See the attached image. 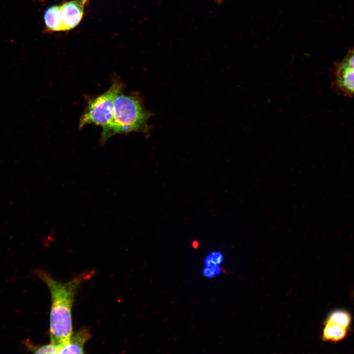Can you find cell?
Returning <instances> with one entry per match:
<instances>
[{
	"label": "cell",
	"instance_id": "6da1fadb",
	"mask_svg": "<svg viewBox=\"0 0 354 354\" xmlns=\"http://www.w3.org/2000/svg\"><path fill=\"white\" fill-rule=\"evenodd\" d=\"M36 272L47 286L51 294L50 342L60 345L62 348L68 344L73 333L71 310L76 294L81 285L89 279L94 272L81 273L65 282L56 280L43 270H39Z\"/></svg>",
	"mask_w": 354,
	"mask_h": 354
},
{
	"label": "cell",
	"instance_id": "7a4b0ae2",
	"mask_svg": "<svg viewBox=\"0 0 354 354\" xmlns=\"http://www.w3.org/2000/svg\"><path fill=\"white\" fill-rule=\"evenodd\" d=\"M150 116L137 96L119 92L115 99L111 122L102 130V143L117 134L146 131Z\"/></svg>",
	"mask_w": 354,
	"mask_h": 354
},
{
	"label": "cell",
	"instance_id": "3957f363",
	"mask_svg": "<svg viewBox=\"0 0 354 354\" xmlns=\"http://www.w3.org/2000/svg\"><path fill=\"white\" fill-rule=\"evenodd\" d=\"M122 88L121 82L114 81L107 91L90 100L80 118L79 127L93 124L101 126L103 129L106 128L113 118L115 97L121 92Z\"/></svg>",
	"mask_w": 354,
	"mask_h": 354
},
{
	"label": "cell",
	"instance_id": "277c9868",
	"mask_svg": "<svg viewBox=\"0 0 354 354\" xmlns=\"http://www.w3.org/2000/svg\"><path fill=\"white\" fill-rule=\"evenodd\" d=\"M88 0H74L61 5V10L65 31L77 26L81 21Z\"/></svg>",
	"mask_w": 354,
	"mask_h": 354
},
{
	"label": "cell",
	"instance_id": "5b68a950",
	"mask_svg": "<svg viewBox=\"0 0 354 354\" xmlns=\"http://www.w3.org/2000/svg\"><path fill=\"white\" fill-rule=\"evenodd\" d=\"M334 86L342 94L354 97V69L337 64Z\"/></svg>",
	"mask_w": 354,
	"mask_h": 354
},
{
	"label": "cell",
	"instance_id": "8992f818",
	"mask_svg": "<svg viewBox=\"0 0 354 354\" xmlns=\"http://www.w3.org/2000/svg\"><path fill=\"white\" fill-rule=\"evenodd\" d=\"M91 334L87 327H82L72 333L69 342L61 349L59 354H83L84 346L90 338Z\"/></svg>",
	"mask_w": 354,
	"mask_h": 354
},
{
	"label": "cell",
	"instance_id": "52a82bcc",
	"mask_svg": "<svg viewBox=\"0 0 354 354\" xmlns=\"http://www.w3.org/2000/svg\"><path fill=\"white\" fill-rule=\"evenodd\" d=\"M44 21L48 31H65L61 5H53L48 7L44 14Z\"/></svg>",
	"mask_w": 354,
	"mask_h": 354
},
{
	"label": "cell",
	"instance_id": "ba28073f",
	"mask_svg": "<svg viewBox=\"0 0 354 354\" xmlns=\"http://www.w3.org/2000/svg\"><path fill=\"white\" fill-rule=\"evenodd\" d=\"M348 330L349 329L335 324L325 322L322 338L325 341L338 342L346 336Z\"/></svg>",
	"mask_w": 354,
	"mask_h": 354
},
{
	"label": "cell",
	"instance_id": "9c48e42d",
	"mask_svg": "<svg viewBox=\"0 0 354 354\" xmlns=\"http://www.w3.org/2000/svg\"><path fill=\"white\" fill-rule=\"evenodd\" d=\"M325 322L335 324L349 329L352 322V317L348 311L342 309H337L330 313Z\"/></svg>",
	"mask_w": 354,
	"mask_h": 354
},
{
	"label": "cell",
	"instance_id": "30bf717a",
	"mask_svg": "<svg viewBox=\"0 0 354 354\" xmlns=\"http://www.w3.org/2000/svg\"><path fill=\"white\" fill-rule=\"evenodd\" d=\"M25 346L34 354H59L62 349L60 345L50 342L43 345H36L28 339L24 341Z\"/></svg>",
	"mask_w": 354,
	"mask_h": 354
},
{
	"label": "cell",
	"instance_id": "8fae6325",
	"mask_svg": "<svg viewBox=\"0 0 354 354\" xmlns=\"http://www.w3.org/2000/svg\"><path fill=\"white\" fill-rule=\"evenodd\" d=\"M223 260V256L220 252L215 251L208 254L205 260V266H218Z\"/></svg>",
	"mask_w": 354,
	"mask_h": 354
},
{
	"label": "cell",
	"instance_id": "7c38bea8",
	"mask_svg": "<svg viewBox=\"0 0 354 354\" xmlns=\"http://www.w3.org/2000/svg\"><path fill=\"white\" fill-rule=\"evenodd\" d=\"M338 63L354 69V47L348 52L344 59Z\"/></svg>",
	"mask_w": 354,
	"mask_h": 354
},
{
	"label": "cell",
	"instance_id": "4fadbf2b",
	"mask_svg": "<svg viewBox=\"0 0 354 354\" xmlns=\"http://www.w3.org/2000/svg\"><path fill=\"white\" fill-rule=\"evenodd\" d=\"M220 268L218 266H205L203 270V275L207 278H212L220 273Z\"/></svg>",
	"mask_w": 354,
	"mask_h": 354
},
{
	"label": "cell",
	"instance_id": "5bb4252c",
	"mask_svg": "<svg viewBox=\"0 0 354 354\" xmlns=\"http://www.w3.org/2000/svg\"><path fill=\"white\" fill-rule=\"evenodd\" d=\"M199 243L198 241L197 240L194 241L192 243V247L195 249L197 248L199 246Z\"/></svg>",
	"mask_w": 354,
	"mask_h": 354
}]
</instances>
